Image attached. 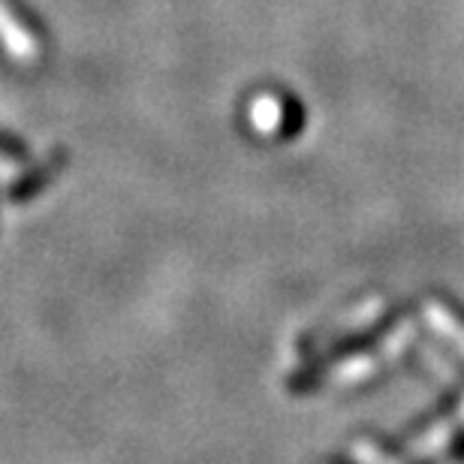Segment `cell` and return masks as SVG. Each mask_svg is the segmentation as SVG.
<instances>
[{
  "instance_id": "6da1fadb",
  "label": "cell",
  "mask_w": 464,
  "mask_h": 464,
  "mask_svg": "<svg viewBox=\"0 0 464 464\" xmlns=\"http://www.w3.org/2000/svg\"><path fill=\"white\" fill-rule=\"evenodd\" d=\"M0 43L6 45V52L18 61H34V54L40 52V45L24 27L22 18L15 15V9L0 0Z\"/></svg>"
},
{
  "instance_id": "7a4b0ae2",
  "label": "cell",
  "mask_w": 464,
  "mask_h": 464,
  "mask_svg": "<svg viewBox=\"0 0 464 464\" xmlns=\"http://www.w3.org/2000/svg\"><path fill=\"white\" fill-rule=\"evenodd\" d=\"M250 121L259 133H277V127L284 124V106L275 97H259L254 109H250Z\"/></svg>"
},
{
  "instance_id": "3957f363",
  "label": "cell",
  "mask_w": 464,
  "mask_h": 464,
  "mask_svg": "<svg viewBox=\"0 0 464 464\" xmlns=\"http://www.w3.org/2000/svg\"><path fill=\"white\" fill-rule=\"evenodd\" d=\"M356 456H359V459H365L368 464H392V461H389V456H380V452H377L374 447H371V443H359V447H356Z\"/></svg>"
}]
</instances>
